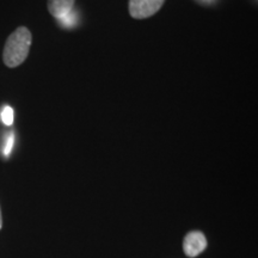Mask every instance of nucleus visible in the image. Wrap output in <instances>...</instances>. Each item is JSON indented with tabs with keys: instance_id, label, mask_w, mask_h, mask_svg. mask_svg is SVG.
I'll list each match as a JSON object with an SVG mask.
<instances>
[{
	"instance_id": "f257e3e1",
	"label": "nucleus",
	"mask_w": 258,
	"mask_h": 258,
	"mask_svg": "<svg viewBox=\"0 0 258 258\" xmlns=\"http://www.w3.org/2000/svg\"><path fill=\"white\" fill-rule=\"evenodd\" d=\"M32 42L31 32L28 28L19 27L6 40L3 61L10 69H15L22 64L30 51Z\"/></svg>"
},
{
	"instance_id": "f03ea898",
	"label": "nucleus",
	"mask_w": 258,
	"mask_h": 258,
	"mask_svg": "<svg viewBox=\"0 0 258 258\" xmlns=\"http://www.w3.org/2000/svg\"><path fill=\"white\" fill-rule=\"evenodd\" d=\"M165 0H129V14L135 19L152 17L164 5Z\"/></svg>"
},
{
	"instance_id": "7ed1b4c3",
	"label": "nucleus",
	"mask_w": 258,
	"mask_h": 258,
	"mask_svg": "<svg viewBox=\"0 0 258 258\" xmlns=\"http://www.w3.org/2000/svg\"><path fill=\"white\" fill-rule=\"evenodd\" d=\"M207 247V239L201 231H191L185 235L183 250L188 257H196Z\"/></svg>"
},
{
	"instance_id": "20e7f679",
	"label": "nucleus",
	"mask_w": 258,
	"mask_h": 258,
	"mask_svg": "<svg viewBox=\"0 0 258 258\" xmlns=\"http://www.w3.org/2000/svg\"><path fill=\"white\" fill-rule=\"evenodd\" d=\"M74 2L76 0H48V11L53 17L59 19L72 11Z\"/></svg>"
},
{
	"instance_id": "39448f33",
	"label": "nucleus",
	"mask_w": 258,
	"mask_h": 258,
	"mask_svg": "<svg viewBox=\"0 0 258 258\" xmlns=\"http://www.w3.org/2000/svg\"><path fill=\"white\" fill-rule=\"evenodd\" d=\"M76 18H77V16H76V14H74L73 10H72V11H71L70 14H67L66 16H63V17L59 18V19H57V21H59L60 24L63 25V27H71V25L74 24V21H76Z\"/></svg>"
},
{
	"instance_id": "423d86ee",
	"label": "nucleus",
	"mask_w": 258,
	"mask_h": 258,
	"mask_svg": "<svg viewBox=\"0 0 258 258\" xmlns=\"http://www.w3.org/2000/svg\"><path fill=\"white\" fill-rule=\"evenodd\" d=\"M2 118H3V121H4L5 124L11 125L12 122H14V110H12L10 106H5L4 111H3V114H2Z\"/></svg>"
},
{
	"instance_id": "0eeeda50",
	"label": "nucleus",
	"mask_w": 258,
	"mask_h": 258,
	"mask_svg": "<svg viewBox=\"0 0 258 258\" xmlns=\"http://www.w3.org/2000/svg\"><path fill=\"white\" fill-rule=\"evenodd\" d=\"M3 226V217H2V209H0V230H2Z\"/></svg>"
}]
</instances>
